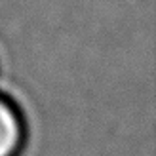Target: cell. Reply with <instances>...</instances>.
<instances>
[{
  "label": "cell",
  "instance_id": "cell-1",
  "mask_svg": "<svg viewBox=\"0 0 156 156\" xmlns=\"http://www.w3.org/2000/svg\"><path fill=\"white\" fill-rule=\"evenodd\" d=\"M25 145V122L10 97L0 93V156H19Z\"/></svg>",
  "mask_w": 156,
  "mask_h": 156
}]
</instances>
